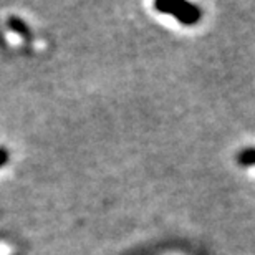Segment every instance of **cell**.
Masks as SVG:
<instances>
[{
    "label": "cell",
    "mask_w": 255,
    "mask_h": 255,
    "mask_svg": "<svg viewBox=\"0 0 255 255\" xmlns=\"http://www.w3.org/2000/svg\"><path fill=\"white\" fill-rule=\"evenodd\" d=\"M154 8L162 13H169L176 17L181 23L194 25L201 18V10L189 2H154Z\"/></svg>",
    "instance_id": "6da1fadb"
},
{
    "label": "cell",
    "mask_w": 255,
    "mask_h": 255,
    "mask_svg": "<svg viewBox=\"0 0 255 255\" xmlns=\"http://www.w3.org/2000/svg\"><path fill=\"white\" fill-rule=\"evenodd\" d=\"M237 161L241 166H254L255 164V147H247L239 152Z\"/></svg>",
    "instance_id": "7a4b0ae2"
},
{
    "label": "cell",
    "mask_w": 255,
    "mask_h": 255,
    "mask_svg": "<svg viewBox=\"0 0 255 255\" xmlns=\"http://www.w3.org/2000/svg\"><path fill=\"white\" fill-rule=\"evenodd\" d=\"M8 25L12 27L13 32H17V33H20V35H23V37H28V28H27V25H25L20 18H17V17H10V18H8Z\"/></svg>",
    "instance_id": "3957f363"
},
{
    "label": "cell",
    "mask_w": 255,
    "mask_h": 255,
    "mask_svg": "<svg viewBox=\"0 0 255 255\" xmlns=\"http://www.w3.org/2000/svg\"><path fill=\"white\" fill-rule=\"evenodd\" d=\"M8 159V152L5 149H0V166H3Z\"/></svg>",
    "instance_id": "277c9868"
}]
</instances>
